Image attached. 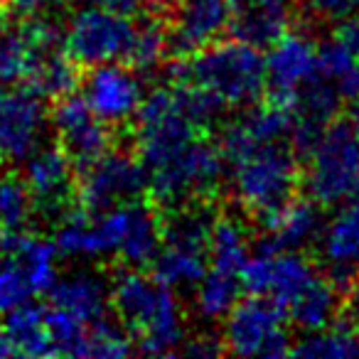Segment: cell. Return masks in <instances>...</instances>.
Here are the masks:
<instances>
[{"mask_svg":"<svg viewBox=\"0 0 359 359\" xmlns=\"http://www.w3.org/2000/svg\"><path fill=\"white\" fill-rule=\"evenodd\" d=\"M109 303L143 354H172L185 344V320L175 290L143 271H118Z\"/></svg>","mask_w":359,"mask_h":359,"instance_id":"6da1fadb","label":"cell"},{"mask_svg":"<svg viewBox=\"0 0 359 359\" xmlns=\"http://www.w3.org/2000/svg\"><path fill=\"white\" fill-rule=\"evenodd\" d=\"M177 84H197L219 96L226 106H251L266 91V57L249 42H212L190 62L172 67Z\"/></svg>","mask_w":359,"mask_h":359,"instance_id":"7a4b0ae2","label":"cell"},{"mask_svg":"<svg viewBox=\"0 0 359 359\" xmlns=\"http://www.w3.org/2000/svg\"><path fill=\"white\" fill-rule=\"evenodd\" d=\"M305 190L320 207H334L359 192V101L332 118L310 148Z\"/></svg>","mask_w":359,"mask_h":359,"instance_id":"3957f363","label":"cell"},{"mask_svg":"<svg viewBox=\"0 0 359 359\" xmlns=\"http://www.w3.org/2000/svg\"><path fill=\"white\" fill-rule=\"evenodd\" d=\"M231 175V192L256 219L278 212L293 200L300 170L298 153L288 140L256 145L226 163Z\"/></svg>","mask_w":359,"mask_h":359,"instance_id":"277c9868","label":"cell"},{"mask_svg":"<svg viewBox=\"0 0 359 359\" xmlns=\"http://www.w3.org/2000/svg\"><path fill=\"white\" fill-rule=\"evenodd\" d=\"M226 175V160L222 148L197 135L185 150H180L172 160L150 170L148 190L153 200L163 207L187 205L190 200L212 197L222 187Z\"/></svg>","mask_w":359,"mask_h":359,"instance_id":"5b68a950","label":"cell"},{"mask_svg":"<svg viewBox=\"0 0 359 359\" xmlns=\"http://www.w3.org/2000/svg\"><path fill=\"white\" fill-rule=\"evenodd\" d=\"M96 254H116L130 269L153 264L163 244L155 215L138 200L94 212Z\"/></svg>","mask_w":359,"mask_h":359,"instance_id":"8992f818","label":"cell"},{"mask_svg":"<svg viewBox=\"0 0 359 359\" xmlns=\"http://www.w3.org/2000/svg\"><path fill=\"white\" fill-rule=\"evenodd\" d=\"M224 323V347L226 352L239 357H285L290 354V337L285 330L283 305L269 295H251L236 300Z\"/></svg>","mask_w":359,"mask_h":359,"instance_id":"52a82bcc","label":"cell"},{"mask_svg":"<svg viewBox=\"0 0 359 359\" xmlns=\"http://www.w3.org/2000/svg\"><path fill=\"white\" fill-rule=\"evenodd\" d=\"M135 25L130 15L104 6H86L76 11L65 32V52L84 67L126 62Z\"/></svg>","mask_w":359,"mask_h":359,"instance_id":"ba28073f","label":"cell"},{"mask_svg":"<svg viewBox=\"0 0 359 359\" xmlns=\"http://www.w3.org/2000/svg\"><path fill=\"white\" fill-rule=\"evenodd\" d=\"M148 190V177L138 158L109 150L81 170L79 202L89 212H104L121 202L138 200Z\"/></svg>","mask_w":359,"mask_h":359,"instance_id":"9c48e42d","label":"cell"},{"mask_svg":"<svg viewBox=\"0 0 359 359\" xmlns=\"http://www.w3.org/2000/svg\"><path fill=\"white\" fill-rule=\"evenodd\" d=\"M47 126L42 96L30 86H8L0 81V158L27 160L37 148Z\"/></svg>","mask_w":359,"mask_h":359,"instance_id":"30bf717a","label":"cell"},{"mask_svg":"<svg viewBox=\"0 0 359 359\" xmlns=\"http://www.w3.org/2000/svg\"><path fill=\"white\" fill-rule=\"evenodd\" d=\"M81 99L104 123L121 126L135 118L143 104V86L135 69L118 62L91 67L81 81Z\"/></svg>","mask_w":359,"mask_h":359,"instance_id":"8fae6325","label":"cell"},{"mask_svg":"<svg viewBox=\"0 0 359 359\" xmlns=\"http://www.w3.org/2000/svg\"><path fill=\"white\" fill-rule=\"evenodd\" d=\"M52 126L60 135L65 153L79 170H84L86 165H91L111 150L109 123H104L74 91L60 96L55 111H52Z\"/></svg>","mask_w":359,"mask_h":359,"instance_id":"7c38bea8","label":"cell"},{"mask_svg":"<svg viewBox=\"0 0 359 359\" xmlns=\"http://www.w3.org/2000/svg\"><path fill=\"white\" fill-rule=\"evenodd\" d=\"M55 52H60V30L52 22L27 20L18 27H0V81L27 84Z\"/></svg>","mask_w":359,"mask_h":359,"instance_id":"4fadbf2b","label":"cell"},{"mask_svg":"<svg viewBox=\"0 0 359 359\" xmlns=\"http://www.w3.org/2000/svg\"><path fill=\"white\" fill-rule=\"evenodd\" d=\"M315 76H318L315 42L305 32L285 30L266 55V84L271 89V99L290 109L295 94Z\"/></svg>","mask_w":359,"mask_h":359,"instance_id":"5bb4252c","label":"cell"},{"mask_svg":"<svg viewBox=\"0 0 359 359\" xmlns=\"http://www.w3.org/2000/svg\"><path fill=\"white\" fill-rule=\"evenodd\" d=\"M234 6L229 0H177L172 27L168 30L170 50L180 57H192L217 42L231 27Z\"/></svg>","mask_w":359,"mask_h":359,"instance_id":"9a60e30c","label":"cell"},{"mask_svg":"<svg viewBox=\"0 0 359 359\" xmlns=\"http://www.w3.org/2000/svg\"><path fill=\"white\" fill-rule=\"evenodd\" d=\"M25 182L32 192L35 210L47 219L67 215L74 192V163L65 148H37L25 160Z\"/></svg>","mask_w":359,"mask_h":359,"instance_id":"2e32d148","label":"cell"},{"mask_svg":"<svg viewBox=\"0 0 359 359\" xmlns=\"http://www.w3.org/2000/svg\"><path fill=\"white\" fill-rule=\"evenodd\" d=\"M295 116L288 106L271 99L269 104H259L246 109L239 118H234L222 130V155L226 163L239 158L241 153L256 148V145L273 143V140H288L293 130Z\"/></svg>","mask_w":359,"mask_h":359,"instance_id":"e0dca14e","label":"cell"},{"mask_svg":"<svg viewBox=\"0 0 359 359\" xmlns=\"http://www.w3.org/2000/svg\"><path fill=\"white\" fill-rule=\"evenodd\" d=\"M259 224L264 226L266 234L256 244V251H266V254L290 249L300 251L303 246L318 241L325 229L323 212H320V205L313 197H305V200L293 197L278 212L261 217Z\"/></svg>","mask_w":359,"mask_h":359,"instance_id":"ac0fdd59","label":"cell"},{"mask_svg":"<svg viewBox=\"0 0 359 359\" xmlns=\"http://www.w3.org/2000/svg\"><path fill=\"white\" fill-rule=\"evenodd\" d=\"M320 244L330 266V278L342 290V285L352 283L359 271V192L327 222L320 234Z\"/></svg>","mask_w":359,"mask_h":359,"instance_id":"d6986e66","label":"cell"},{"mask_svg":"<svg viewBox=\"0 0 359 359\" xmlns=\"http://www.w3.org/2000/svg\"><path fill=\"white\" fill-rule=\"evenodd\" d=\"M45 315L47 308L30 303V300L6 313L3 327H0V359L55 357Z\"/></svg>","mask_w":359,"mask_h":359,"instance_id":"ffe728a7","label":"cell"},{"mask_svg":"<svg viewBox=\"0 0 359 359\" xmlns=\"http://www.w3.org/2000/svg\"><path fill=\"white\" fill-rule=\"evenodd\" d=\"M111 285L99 273L86 269L69 271L65 276H57L55 285L50 288V300L57 308H65L74 313L86 325L96 323L106 315L109 308Z\"/></svg>","mask_w":359,"mask_h":359,"instance_id":"44dd1931","label":"cell"},{"mask_svg":"<svg viewBox=\"0 0 359 359\" xmlns=\"http://www.w3.org/2000/svg\"><path fill=\"white\" fill-rule=\"evenodd\" d=\"M25 231H0V315L27 303L35 295L22 264Z\"/></svg>","mask_w":359,"mask_h":359,"instance_id":"7402d4cb","label":"cell"},{"mask_svg":"<svg viewBox=\"0 0 359 359\" xmlns=\"http://www.w3.org/2000/svg\"><path fill=\"white\" fill-rule=\"evenodd\" d=\"M210 249L182 244H165L153 261V278L168 288H197L207 273Z\"/></svg>","mask_w":359,"mask_h":359,"instance_id":"603a6c76","label":"cell"},{"mask_svg":"<svg viewBox=\"0 0 359 359\" xmlns=\"http://www.w3.org/2000/svg\"><path fill=\"white\" fill-rule=\"evenodd\" d=\"M293 357L308 359H352L359 357V327L352 318H334L327 327L308 332L290 347Z\"/></svg>","mask_w":359,"mask_h":359,"instance_id":"cb8c5ba5","label":"cell"},{"mask_svg":"<svg viewBox=\"0 0 359 359\" xmlns=\"http://www.w3.org/2000/svg\"><path fill=\"white\" fill-rule=\"evenodd\" d=\"M339 308V285L332 278H318L288 305V315L300 330L315 332L323 330L337 318Z\"/></svg>","mask_w":359,"mask_h":359,"instance_id":"d4e9b609","label":"cell"},{"mask_svg":"<svg viewBox=\"0 0 359 359\" xmlns=\"http://www.w3.org/2000/svg\"><path fill=\"white\" fill-rule=\"evenodd\" d=\"M251 256L249 231L236 217H217L210 234V264L217 271L236 273Z\"/></svg>","mask_w":359,"mask_h":359,"instance_id":"484cf974","label":"cell"},{"mask_svg":"<svg viewBox=\"0 0 359 359\" xmlns=\"http://www.w3.org/2000/svg\"><path fill=\"white\" fill-rule=\"evenodd\" d=\"M231 32L236 40L249 42V45L271 47L285 30H288V18H285V8H269L251 3L244 6L234 18H231Z\"/></svg>","mask_w":359,"mask_h":359,"instance_id":"4316f807","label":"cell"},{"mask_svg":"<svg viewBox=\"0 0 359 359\" xmlns=\"http://www.w3.org/2000/svg\"><path fill=\"white\" fill-rule=\"evenodd\" d=\"M241 293V280L236 273L226 271H207L205 278L197 283L195 310L205 323H217L229 315Z\"/></svg>","mask_w":359,"mask_h":359,"instance_id":"83f0119b","label":"cell"},{"mask_svg":"<svg viewBox=\"0 0 359 359\" xmlns=\"http://www.w3.org/2000/svg\"><path fill=\"white\" fill-rule=\"evenodd\" d=\"M35 212L32 192L20 175H0V231H20Z\"/></svg>","mask_w":359,"mask_h":359,"instance_id":"f1b7e54d","label":"cell"},{"mask_svg":"<svg viewBox=\"0 0 359 359\" xmlns=\"http://www.w3.org/2000/svg\"><path fill=\"white\" fill-rule=\"evenodd\" d=\"M76 67L79 65H76L67 52L60 50L42 62V67L35 72V76H32L25 86H30L32 91H37L42 99H45V96L60 99V96L72 94V91L76 89V84H81Z\"/></svg>","mask_w":359,"mask_h":359,"instance_id":"f546056e","label":"cell"},{"mask_svg":"<svg viewBox=\"0 0 359 359\" xmlns=\"http://www.w3.org/2000/svg\"><path fill=\"white\" fill-rule=\"evenodd\" d=\"M47 330H50L55 357H86V332L89 325L65 308H47Z\"/></svg>","mask_w":359,"mask_h":359,"instance_id":"4dcf8cb0","label":"cell"},{"mask_svg":"<svg viewBox=\"0 0 359 359\" xmlns=\"http://www.w3.org/2000/svg\"><path fill=\"white\" fill-rule=\"evenodd\" d=\"M168 50H170L168 30L158 20H145L143 25H135V35L133 42H130L126 62H128L130 69L148 72L155 69L165 60Z\"/></svg>","mask_w":359,"mask_h":359,"instance_id":"1f68e13d","label":"cell"},{"mask_svg":"<svg viewBox=\"0 0 359 359\" xmlns=\"http://www.w3.org/2000/svg\"><path fill=\"white\" fill-rule=\"evenodd\" d=\"M130 332L121 323H111V320H96L89 325L86 332V357L96 359H121L128 357L133 352V342H130Z\"/></svg>","mask_w":359,"mask_h":359,"instance_id":"d6a6232c","label":"cell"},{"mask_svg":"<svg viewBox=\"0 0 359 359\" xmlns=\"http://www.w3.org/2000/svg\"><path fill=\"white\" fill-rule=\"evenodd\" d=\"M357 60L359 57L337 35H332L318 47V74L330 81H339Z\"/></svg>","mask_w":359,"mask_h":359,"instance_id":"836d02e7","label":"cell"},{"mask_svg":"<svg viewBox=\"0 0 359 359\" xmlns=\"http://www.w3.org/2000/svg\"><path fill=\"white\" fill-rule=\"evenodd\" d=\"M308 11L323 20L342 22L359 15V0H305Z\"/></svg>","mask_w":359,"mask_h":359,"instance_id":"e575fe53","label":"cell"},{"mask_svg":"<svg viewBox=\"0 0 359 359\" xmlns=\"http://www.w3.org/2000/svg\"><path fill=\"white\" fill-rule=\"evenodd\" d=\"M226 347H224V339H217L215 334H200V337L190 339L182 344V354L187 357H200V359H207V357H219L224 354Z\"/></svg>","mask_w":359,"mask_h":359,"instance_id":"d590c367","label":"cell"},{"mask_svg":"<svg viewBox=\"0 0 359 359\" xmlns=\"http://www.w3.org/2000/svg\"><path fill=\"white\" fill-rule=\"evenodd\" d=\"M337 89L344 99L349 101H359V60L349 67V72L337 81Z\"/></svg>","mask_w":359,"mask_h":359,"instance_id":"8d00e7d4","label":"cell"},{"mask_svg":"<svg viewBox=\"0 0 359 359\" xmlns=\"http://www.w3.org/2000/svg\"><path fill=\"white\" fill-rule=\"evenodd\" d=\"M94 6H104V8H111V11H118V13H135L140 8V0H89Z\"/></svg>","mask_w":359,"mask_h":359,"instance_id":"74e56055","label":"cell"},{"mask_svg":"<svg viewBox=\"0 0 359 359\" xmlns=\"http://www.w3.org/2000/svg\"><path fill=\"white\" fill-rule=\"evenodd\" d=\"M6 3L15 15H35L45 0H6Z\"/></svg>","mask_w":359,"mask_h":359,"instance_id":"f35d334b","label":"cell"},{"mask_svg":"<svg viewBox=\"0 0 359 359\" xmlns=\"http://www.w3.org/2000/svg\"><path fill=\"white\" fill-rule=\"evenodd\" d=\"M347 310H349V318L357 320V323H359V276H354V280L349 283V290H347Z\"/></svg>","mask_w":359,"mask_h":359,"instance_id":"ab89813d","label":"cell"},{"mask_svg":"<svg viewBox=\"0 0 359 359\" xmlns=\"http://www.w3.org/2000/svg\"><path fill=\"white\" fill-rule=\"evenodd\" d=\"M251 3H259V6H269V8H285L290 0H251Z\"/></svg>","mask_w":359,"mask_h":359,"instance_id":"60d3db41","label":"cell"},{"mask_svg":"<svg viewBox=\"0 0 359 359\" xmlns=\"http://www.w3.org/2000/svg\"><path fill=\"white\" fill-rule=\"evenodd\" d=\"M145 3H150L153 8H165V6H168V0H145Z\"/></svg>","mask_w":359,"mask_h":359,"instance_id":"b9f144b4","label":"cell"},{"mask_svg":"<svg viewBox=\"0 0 359 359\" xmlns=\"http://www.w3.org/2000/svg\"><path fill=\"white\" fill-rule=\"evenodd\" d=\"M229 3H231L234 8H236V6H241V0H229Z\"/></svg>","mask_w":359,"mask_h":359,"instance_id":"7bdbcfd3","label":"cell"}]
</instances>
